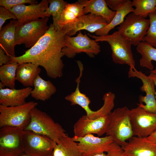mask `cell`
<instances>
[{
  "label": "cell",
  "mask_w": 156,
  "mask_h": 156,
  "mask_svg": "<svg viewBox=\"0 0 156 156\" xmlns=\"http://www.w3.org/2000/svg\"><path fill=\"white\" fill-rule=\"evenodd\" d=\"M45 34L21 55L10 57L9 63H31L45 69L47 75L55 79L63 75L64 64L62 50L65 35L51 24Z\"/></svg>",
  "instance_id": "obj_1"
},
{
  "label": "cell",
  "mask_w": 156,
  "mask_h": 156,
  "mask_svg": "<svg viewBox=\"0 0 156 156\" xmlns=\"http://www.w3.org/2000/svg\"><path fill=\"white\" fill-rule=\"evenodd\" d=\"M130 114L131 110L124 106L114 109L109 115L106 135L110 136L114 142L120 146L133 136Z\"/></svg>",
  "instance_id": "obj_2"
},
{
  "label": "cell",
  "mask_w": 156,
  "mask_h": 156,
  "mask_svg": "<svg viewBox=\"0 0 156 156\" xmlns=\"http://www.w3.org/2000/svg\"><path fill=\"white\" fill-rule=\"evenodd\" d=\"M97 42H106L110 45L113 62L116 64H125L134 68L135 66L131 49V44L118 31L112 34L99 36L88 34Z\"/></svg>",
  "instance_id": "obj_3"
},
{
  "label": "cell",
  "mask_w": 156,
  "mask_h": 156,
  "mask_svg": "<svg viewBox=\"0 0 156 156\" xmlns=\"http://www.w3.org/2000/svg\"><path fill=\"white\" fill-rule=\"evenodd\" d=\"M30 115V122L25 130L47 136L56 143L66 135L65 130L59 123L36 107L31 110Z\"/></svg>",
  "instance_id": "obj_4"
},
{
  "label": "cell",
  "mask_w": 156,
  "mask_h": 156,
  "mask_svg": "<svg viewBox=\"0 0 156 156\" xmlns=\"http://www.w3.org/2000/svg\"><path fill=\"white\" fill-rule=\"evenodd\" d=\"M38 104L30 101L13 107L0 105V127L10 126L25 130L31 121V111Z\"/></svg>",
  "instance_id": "obj_5"
},
{
  "label": "cell",
  "mask_w": 156,
  "mask_h": 156,
  "mask_svg": "<svg viewBox=\"0 0 156 156\" xmlns=\"http://www.w3.org/2000/svg\"><path fill=\"white\" fill-rule=\"evenodd\" d=\"M49 17L39 18L16 26L15 45L24 44L30 48L46 33L49 27L47 23Z\"/></svg>",
  "instance_id": "obj_6"
},
{
  "label": "cell",
  "mask_w": 156,
  "mask_h": 156,
  "mask_svg": "<svg viewBox=\"0 0 156 156\" xmlns=\"http://www.w3.org/2000/svg\"><path fill=\"white\" fill-rule=\"evenodd\" d=\"M149 19L135 14L132 12L117 27L118 32L128 40L132 45L137 46L144 42V38L149 26Z\"/></svg>",
  "instance_id": "obj_7"
},
{
  "label": "cell",
  "mask_w": 156,
  "mask_h": 156,
  "mask_svg": "<svg viewBox=\"0 0 156 156\" xmlns=\"http://www.w3.org/2000/svg\"><path fill=\"white\" fill-rule=\"evenodd\" d=\"M64 47L62 50L64 56L69 58H74L77 53H84L89 57H94L101 51V47L94 40L90 38L86 33L79 31L77 36L65 35Z\"/></svg>",
  "instance_id": "obj_8"
},
{
  "label": "cell",
  "mask_w": 156,
  "mask_h": 156,
  "mask_svg": "<svg viewBox=\"0 0 156 156\" xmlns=\"http://www.w3.org/2000/svg\"><path fill=\"white\" fill-rule=\"evenodd\" d=\"M24 153L32 156H52L56 143L49 137L28 130H24Z\"/></svg>",
  "instance_id": "obj_9"
},
{
  "label": "cell",
  "mask_w": 156,
  "mask_h": 156,
  "mask_svg": "<svg viewBox=\"0 0 156 156\" xmlns=\"http://www.w3.org/2000/svg\"><path fill=\"white\" fill-rule=\"evenodd\" d=\"M23 130L5 126L0 129V156H20L24 153Z\"/></svg>",
  "instance_id": "obj_10"
},
{
  "label": "cell",
  "mask_w": 156,
  "mask_h": 156,
  "mask_svg": "<svg viewBox=\"0 0 156 156\" xmlns=\"http://www.w3.org/2000/svg\"><path fill=\"white\" fill-rule=\"evenodd\" d=\"M133 136L147 138L156 131V114L138 107L131 110Z\"/></svg>",
  "instance_id": "obj_11"
},
{
  "label": "cell",
  "mask_w": 156,
  "mask_h": 156,
  "mask_svg": "<svg viewBox=\"0 0 156 156\" xmlns=\"http://www.w3.org/2000/svg\"><path fill=\"white\" fill-rule=\"evenodd\" d=\"M129 77H136L140 79L142 85L140 87L141 91L145 92L146 95L139 96L137 103L138 107L149 112L156 114V99L155 84L153 80L149 76L141 71L137 70L135 68L129 67L128 72Z\"/></svg>",
  "instance_id": "obj_12"
},
{
  "label": "cell",
  "mask_w": 156,
  "mask_h": 156,
  "mask_svg": "<svg viewBox=\"0 0 156 156\" xmlns=\"http://www.w3.org/2000/svg\"><path fill=\"white\" fill-rule=\"evenodd\" d=\"M108 24L107 20L102 17L89 13L79 17L59 30L65 35L72 36L82 30H85L91 33H95Z\"/></svg>",
  "instance_id": "obj_13"
},
{
  "label": "cell",
  "mask_w": 156,
  "mask_h": 156,
  "mask_svg": "<svg viewBox=\"0 0 156 156\" xmlns=\"http://www.w3.org/2000/svg\"><path fill=\"white\" fill-rule=\"evenodd\" d=\"M77 144L83 156H92L106 152L114 142L112 138L107 136L100 137L93 134H89L82 137L74 136L72 138Z\"/></svg>",
  "instance_id": "obj_14"
},
{
  "label": "cell",
  "mask_w": 156,
  "mask_h": 156,
  "mask_svg": "<svg viewBox=\"0 0 156 156\" xmlns=\"http://www.w3.org/2000/svg\"><path fill=\"white\" fill-rule=\"evenodd\" d=\"M48 3L47 0H42L37 4L20 5L9 10L16 16L17 25H19L39 18L50 17L48 11Z\"/></svg>",
  "instance_id": "obj_15"
},
{
  "label": "cell",
  "mask_w": 156,
  "mask_h": 156,
  "mask_svg": "<svg viewBox=\"0 0 156 156\" xmlns=\"http://www.w3.org/2000/svg\"><path fill=\"white\" fill-rule=\"evenodd\" d=\"M109 115L93 119L86 115L82 116L73 125L74 136L82 137L89 134H96L99 136L103 135L106 132L109 122Z\"/></svg>",
  "instance_id": "obj_16"
},
{
  "label": "cell",
  "mask_w": 156,
  "mask_h": 156,
  "mask_svg": "<svg viewBox=\"0 0 156 156\" xmlns=\"http://www.w3.org/2000/svg\"><path fill=\"white\" fill-rule=\"evenodd\" d=\"M121 146L127 156H156V143L133 136Z\"/></svg>",
  "instance_id": "obj_17"
},
{
  "label": "cell",
  "mask_w": 156,
  "mask_h": 156,
  "mask_svg": "<svg viewBox=\"0 0 156 156\" xmlns=\"http://www.w3.org/2000/svg\"><path fill=\"white\" fill-rule=\"evenodd\" d=\"M31 87L16 89L3 88L0 89V104L6 106L13 107L24 104L25 99L31 95Z\"/></svg>",
  "instance_id": "obj_18"
},
{
  "label": "cell",
  "mask_w": 156,
  "mask_h": 156,
  "mask_svg": "<svg viewBox=\"0 0 156 156\" xmlns=\"http://www.w3.org/2000/svg\"><path fill=\"white\" fill-rule=\"evenodd\" d=\"M79 70V77L75 80L77 86L75 91L66 96L65 99L70 102L71 105H78L85 111L86 116L90 118L94 111L91 110L89 107L91 101L89 98L84 93L81 92L79 89L81 79L83 75V64L80 61H77Z\"/></svg>",
  "instance_id": "obj_19"
},
{
  "label": "cell",
  "mask_w": 156,
  "mask_h": 156,
  "mask_svg": "<svg viewBox=\"0 0 156 156\" xmlns=\"http://www.w3.org/2000/svg\"><path fill=\"white\" fill-rule=\"evenodd\" d=\"M17 24L16 20H11L0 31V48L11 57H16L15 37Z\"/></svg>",
  "instance_id": "obj_20"
},
{
  "label": "cell",
  "mask_w": 156,
  "mask_h": 156,
  "mask_svg": "<svg viewBox=\"0 0 156 156\" xmlns=\"http://www.w3.org/2000/svg\"><path fill=\"white\" fill-rule=\"evenodd\" d=\"M86 0H79L71 3H68L58 21L56 29H60L84 15V8L86 4Z\"/></svg>",
  "instance_id": "obj_21"
},
{
  "label": "cell",
  "mask_w": 156,
  "mask_h": 156,
  "mask_svg": "<svg viewBox=\"0 0 156 156\" xmlns=\"http://www.w3.org/2000/svg\"><path fill=\"white\" fill-rule=\"evenodd\" d=\"M134 9L132 1L126 0L116 8L115 10L116 14L111 21L105 27L95 32L96 36H101L108 35L110 30L122 23L126 16L130 13L132 12Z\"/></svg>",
  "instance_id": "obj_22"
},
{
  "label": "cell",
  "mask_w": 156,
  "mask_h": 156,
  "mask_svg": "<svg viewBox=\"0 0 156 156\" xmlns=\"http://www.w3.org/2000/svg\"><path fill=\"white\" fill-rule=\"evenodd\" d=\"M41 71L39 66L31 63L19 64L16 72V80L25 86L30 87L33 86L34 80Z\"/></svg>",
  "instance_id": "obj_23"
},
{
  "label": "cell",
  "mask_w": 156,
  "mask_h": 156,
  "mask_svg": "<svg viewBox=\"0 0 156 156\" xmlns=\"http://www.w3.org/2000/svg\"><path fill=\"white\" fill-rule=\"evenodd\" d=\"M141 54L139 60L140 66L151 70L150 72L156 74V48L145 42L140 43L136 48Z\"/></svg>",
  "instance_id": "obj_24"
},
{
  "label": "cell",
  "mask_w": 156,
  "mask_h": 156,
  "mask_svg": "<svg viewBox=\"0 0 156 156\" xmlns=\"http://www.w3.org/2000/svg\"><path fill=\"white\" fill-rule=\"evenodd\" d=\"M52 156H83L77 143L67 135L61 138L54 148Z\"/></svg>",
  "instance_id": "obj_25"
},
{
  "label": "cell",
  "mask_w": 156,
  "mask_h": 156,
  "mask_svg": "<svg viewBox=\"0 0 156 156\" xmlns=\"http://www.w3.org/2000/svg\"><path fill=\"white\" fill-rule=\"evenodd\" d=\"M34 88L31 91V96L37 100L44 101L49 99L56 91V88L49 80L46 81L38 75L34 81Z\"/></svg>",
  "instance_id": "obj_26"
},
{
  "label": "cell",
  "mask_w": 156,
  "mask_h": 156,
  "mask_svg": "<svg viewBox=\"0 0 156 156\" xmlns=\"http://www.w3.org/2000/svg\"><path fill=\"white\" fill-rule=\"evenodd\" d=\"M86 3L84 8V15L89 13L101 16L109 23L116 14V11L109 8L105 0H86Z\"/></svg>",
  "instance_id": "obj_27"
},
{
  "label": "cell",
  "mask_w": 156,
  "mask_h": 156,
  "mask_svg": "<svg viewBox=\"0 0 156 156\" xmlns=\"http://www.w3.org/2000/svg\"><path fill=\"white\" fill-rule=\"evenodd\" d=\"M18 64L16 62H13L0 66V80L5 86L15 88L16 70Z\"/></svg>",
  "instance_id": "obj_28"
},
{
  "label": "cell",
  "mask_w": 156,
  "mask_h": 156,
  "mask_svg": "<svg viewBox=\"0 0 156 156\" xmlns=\"http://www.w3.org/2000/svg\"><path fill=\"white\" fill-rule=\"evenodd\" d=\"M132 2L133 6L135 7L132 12L143 18H146L155 10L156 0H133Z\"/></svg>",
  "instance_id": "obj_29"
},
{
  "label": "cell",
  "mask_w": 156,
  "mask_h": 156,
  "mask_svg": "<svg viewBox=\"0 0 156 156\" xmlns=\"http://www.w3.org/2000/svg\"><path fill=\"white\" fill-rule=\"evenodd\" d=\"M47 1L49 3L48 11L50 16H52V24L55 27L63 10L68 3L66 1L63 0Z\"/></svg>",
  "instance_id": "obj_30"
},
{
  "label": "cell",
  "mask_w": 156,
  "mask_h": 156,
  "mask_svg": "<svg viewBox=\"0 0 156 156\" xmlns=\"http://www.w3.org/2000/svg\"><path fill=\"white\" fill-rule=\"evenodd\" d=\"M149 26L144 38V42L156 48V10L148 15Z\"/></svg>",
  "instance_id": "obj_31"
},
{
  "label": "cell",
  "mask_w": 156,
  "mask_h": 156,
  "mask_svg": "<svg viewBox=\"0 0 156 156\" xmlns=\"http://www.w3.org/2000/svg\"><path fill=\"white\" fill-rule=\"evenodd\" d=\"M29 3L30 5L38 3L37 1L34 0H0V5L8 9L25 3Z\"/></svg>",
  "instance_id": "obj_32"
},
{
  "label": "cell",
  "mask_w": 156,
  "mask_h": 156,
  "mask_svg": "<svg viewBox=\"0 0 156 156\" xmlns=\"http://www.w3.org/2000/svg\"><path fill=\"white\" fill-rule=\"evenodd\" d=\"M12 19L16 20V16L9 10L1 6L0 7V31L1 30L2 26L6 20Z\"/></svg>",
  "instance_id": "obj_33"
},
{
  "label": "cell",
  "mask_w": 156,
  "mask_h": 156,
  "mask_svg": "<svg viewBox=\"0 0 156 156\" xmlns=\"http://www.w3.org/2000/svg\"><path fill=\"white\" fill-rule=\"evenodd\" d=\"M107 153V156H127L121 146L114 142Z\"/></svg>",
  "instance_id": "obj_34"
},
{
  "label": "cell",
  "mask_w": 156,
  "mask_h": 156,
  "mask_svg": "<svg viewBox=\"0 0 156 156\" xmlns=\"http://www.w3.org/2000/svg\"><path fill=\"white\" fill-rule=\"evenodd\" d=\"M106 4L111 10L115 11L116 8L125 2L126 0H105Z\"/></svg>",
  "instance_id": "obj_35"
},
{
  "label": "cell",
  "mask_w": 156,
  "mask_h": 156,
  "mask_svg": "<svg viewBox=\"0 0 156 156\" xmlns=\"http://www.w3.org/2000/svg\"><path fill=\"white\" fill-rule=\"evenodd\" d=\"M3 49L0 48V66L9 63L10 62V56L6 54Z\"/></svg>",
  "instance_id": "obj_36"
},
{
  "label": "cell",
  "mask_w": 156,
  "mask_h": 156,
  "mask_svg": "<svg viewBox=\"0 0 156 156\" xmlns=\"http://www.w3.org/2000/svg\"><path fill=\"white\" fill-rule=\"evenodd\" d=\"M147 138L151 141L156 143V131Z\"/></svg>",
  "instance_id": "obj_37"
},
{
  "label": "cell",
  "mask_w": 156,
  "mask_h": 156,
  "mask_svg": "<svg viewBox=\"0 0 156 156\" xmlns=\"http://www.w3.org/2000/svg\"><path fill=\"white\" fill-rule=\"evenodd\" d=\"M149 76L153 80L156 88V74L150 72ZM155 98L156 99V90L155 91Z\"/></svg>",
  "instance_id": "obj_38"
},
{
  "label": "cell",
  "mask_w": 156,
  "mask_h": 156,
  "mask_svg": "<svg viewBox=\"0 0 156 156\" xmlns=\"http://www.w3.org/2000/svg\"><path fill=\"white\" fill-rule=\"evenodd\" d=\"M92 156H107V154L104 153H100L97 154Z\"/></svg>",
  "instance_id": "obj_39"
},
{
  "label": "cell",
  "mask_w": 156,
  "mask_h": 156,
  "mask_svg": "<svg viewBox=\"0 0 156 156\" xmlns=\"http://www.w3.org/2000/svg\"><path fill=\"white\" fill-rule=\"evenodd\" d=\"M5 86L1 82L0 83V89L3 88L5 87Z\"/></svg>",
  "instance_id": "obj_40"
},
{
  "label": "cell",
  "mask_w": 156,
  "mask_h": 156,
  "mask_svg": "<svg viewBox=\"0 0 156 156\" xmlns=\"http://www.w3.org/2000/svg\"><path fill=\"white\" fill-rule=\"evenodd\" d=\"M20 156H31V155L26 154L24 153L23 154L21 155H20Z\"/></svg>",
  "instance_id": "obj_41"
},
{
  "label": "cell",
  "mask_w": 156,
  "mask_h": 156,
  "mask_svg": "<svg viewBox=\"0 0 156 156\" xmlns=\"http://www.w3.org/2000/svg\"><path fill=\"white\" fill-rule=\"evenodd\" d=\"M155 10H156V8H155Z\"/></svg>",
  "instance_id": "obj_42"
}]
</instances>
